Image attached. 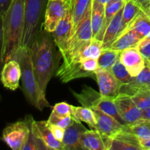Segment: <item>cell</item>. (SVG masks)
Segmentation results:
<instances>
[{
    "mask_svg": "<svg viewBox=\"0 0 150 150\" xmlns=\"http://www.w3.org/2000/svg\"><path fill=\"white\" fill-rule=\"evenodd\" d=\"M55 47L51 34L44 29H40L29 47L34 73L38 86L44 95L49 82L56 70Z\"/></svg>",
    "mask_w": 150,
    "mask_h": 150,
    "instance_id": "6da1fadb",
    "label": "cell"
},
{
    "mask_svg": "<svg viewBox=\"0 0 150 150\" xmlns=\"http://www.w3.org/2000/svg\"><path fill=\"white\" fill-rule=\"evenodd\" d=\"M24 29V0H13L2 20L3 60L13 59L22 46Z\"/></svg>",
    "mask_w": 150,
    "mask_h": 150,
    "instance_id": "7a4b0ae2",
    "label": "cell"
},
{
    "mask_svg": "<svg viewBox=\"0 0 150 150\" xmlns=\"http://www.w3.org/2000/svg\"><path fill=\"white\" fill-rule=\"evenodd\" d=\"M19 63L21 70V89L26 100L39 111L50 107L36 81L29 47L21 46L13 58Z\"/></svg>",
    "mask_w": 150,
    "mask_h": 150,
    "instance_id": "3957f363",
    "label": "cell"
},
{
    "mask_svg": "<svg viewBox=\"0 0 150 150\" xmlns=\"http://www.w3.org/2000/svg\"><path fill=\"white\" fill-rule=\"evenodd\" d=\"M72 93L82 106L101 110L121 124L126 125L119 115L115 104V98L101 95L99 92L88 86H84L80 92H72Z\"/></svg>",
    "mask_w": 150,
    "mask_h": 150,
    "instance_id": "277c9868",
    "label": "cell"
},
{
    "mask_svg": "<svg viewBox=\"0 0 150 150\" xmlns=\"http://www.w3.org/2000/svg\"><path fill=\"white\" fill-rule=\"evenodd\" d=\"M91 17V9L89 10L84 18L74 29L66 51L60 54L63 62L70 61L77 57L92 40L93 34Z\"/></svg>",
    "mask_w": 150,
    "mask_h": 150,
    "instance_id": "5b68a950",
    "label": "cell"
},
{
    "mask_svg": "<svg viewBox=\"0 0 150 150\" xmlns=\"http://www.w3.org/2000/svg\"><path fill=\"white\" fill-rule=\"evenodd\" d=\"M99 69L97 59H72L63 62L56 72V76L63 83H67L80 78H94L95 72Z\"/></svg>",
    "mask_w": 150,
    "mask_h": 150,
    "instance_id": "8992f818",
    "label": "cell"
},
{
    "mask_svg": "<svg viewBox=\"0 0 150 150\" xmlns=\"http://www.w3.org/2000/svg\"><path fill=\"white\" fill-rule=\"evenodd\" d=\"M24 29L22 46L29 47L34 37L41 29L46 0H24Z\"/></svg>",
    "mask_w": 150,
    "mask_h": 150,
    "instance_id": "52a82bcc",
    "label": "cell"
},
{
    "mask_svg": "<svg viewBox=\"0 0 150 150\" xmlns=\"http://www.w3.org/2000/svg\"><path fill=\"white\" fill-rule=\"evenodd\" d=\"M32 117L28 115L24 121H18L7 125L2 133V139L13 150H22L29 138Z\"/></svg>",
    "mask_w": 150,
    "mask_h": 150,
    "instance_id": "ba28073f",
    "label": "cell"
},
{
    "mask_svg": "<svg viewBox=\"0 0 150 150\" xmlns=\"http://www.w3.org/2000/svg\"><path fill=\"white\" fill-rule=\"evenodd\" d=\"M69 9L70 4L65 0H47L43 23L44 29L51 33Z\"/></svg>",
    "mask_w": 150,
    "mask_h": 150,
    "instance_id": "9c48e42d",
    "label": "cell"
},
{
    "mask_svg": "<svg viewBox=\"0 0 150 150\" xmlns=\"http://www.w3.org/2000/svg\"><path fill=\"white\" fill-rule=\"evenodd\" d=\"M114 101L119 115L126 125H131L142 118V110L137 107L131 96L120 93Z\"/></svg>",
    "mask_w": 150,
    "mask_h": 150,
    "instance_id": "30bf717a",
    "label": "cell"
},
{
    "mask_svg": "<svg viewBox=\"0 0 150 150\" xmlns=\"http://www.w3.org/2000/svg\"><path fill=\"white\" fill-rule=\"evenodd\" d=\"M74 33L73 18L71 9H69L65 17L60 21L56 29L51 32L56 47L60 53H63L67 48L70 39Z\"/></svg>",
    "mask_w": 150,
    "mask_h": 150,
    "instance_id": "8fae6325",
    "label": "cell"
},
{
    "mask_svg": "<svg viewBox=\"0 0 150 150\" xmlns=\"http://www.w3.org/2000/svg\"><path fill=\"white\" fill-rule=\"evenodd\" d=\"M96 121V130L104 137L112 138L123 130L127 125H123L119 121L97 108H91Z\"/></svg>",
    "mask_w": 150,
    "mask_h": 150,
    "instance_id": "7c38bea8",
    "label": "cell"
},
{
    "mask_svg": "<svg viewBox=\"0 0 150 150\" xmlns=\"http://www.w3.org/2000/svg\"><path fill=\"white\" fill-rule=\"evenodd\" d=\"M95 77L101 95L116 98L120 94L123 83L113 76L110 70L99 68L95 72Z\"/></svg>",
    "mask_w": 150,
    "mask_h": 150,
    "instance_id": "4fadbf2b",
    "label": "cell"
},
{
    "mask_svg": "<svg viewBox=\"0 0 150 150\" xmlns=\"http://www.w3.org/2000/svg\"><path fill=\"white\" fill-rule=\"evenodd\" d=\"M107 150H143L139 139L128 130V125L109 139Z\"/></svg>",
    "mask_w": 150,
    "mask_h": 150,
    "instance_id": "5bb4252c",
    "label": "cell"
},
{
    "mask_svg": "<svg viewBox=\"0 0 150 150\" xmlns=\"http://www.w3.org/2000/svg\"><path fill=\"white\" fill-rule=\"evenodd\" d=\"M119 60L132 77L138 76L145 66V60L136 47L120 52Z\"/></svg>",
    "mask_w": 150,
    "mask_h": 150,
    "instance_id": "9a60e30c",
    "label": "cell"
},
{
    "mask_svg": "<svg viewBox=\"0 0 150 150\" xmlns=\"http://www.w3.org/2000/svg\"><path fill=\"white\" fill-rule=\"evenodd\" d=\"M21 76V70L20 64L16 60L11 59L4 64L0 76V81L4 87L14 91L19 87Z\"/></svg>",
    "mask_w": 150,
    "mask_h": 150,
    "instance_id": "2e32d148",
    "label": "cell"
},
{
    "mask_svg": "<svg viewBox=\"0 0 150 150\" xmlns=\"http://www.w3.org/2000/svg\"><path fill=\"white\" fill-rule=\"evenodd\" d=\"M150 90V65L145 62L142 71L129 83L122 85L120 93L132 96L140 91Z\"/></svg>",
    "mask_w": 150,
    "mask_h": 150,
    "instance_id": "e0dca14e",
    "label": "cell"
},
{
    "mask_svg": "<svg viewBox=\"0 0 150 150\" xmlns=\"http://www.w3.org/2000/svg\"><path fill=\"white\" fill-rule=\"evenodd\" d=\"M87 129L82 125L81 122L76 119L69 127L65 130L63 142V149L78 150L80 149L79 139L80 136Z\"/></svg>",
    "mask_w": 150,
    "mask_h": 150,
    "instance_id": "ac0fdd59",
    "label": "cell"
},
{
    "mask_svg": "<svg viewBox=\"0 0 150 150\" xmlns=\"http://www.w3.org/2000/svg\"><path fill=\"white\" fill-rule=\"evenodd\" d=\"M104 7L105 5L99 2L97 0H93L91 17L93 38L101 42L104 34Z\"/></svg>",
    "mask_w": 150,
    "mask_h": 150,
    "instance_id": "d6986e66",
    "label": "cell"
},
{
    "mask_svg": "<svg viewBox=\"0 0 150 150\" xmlns=\"http://www.w3.org/2000/svg\"><path fill=\"white\" fill-rule=\"evenodd\" d=\"M122 7L113 17L107 26L102 39L103 49L108 48L110 44L126 29L122 21Z\"/></svg>",
    "mask_w": 150,
    "mask_h": 150,
    "instance_id": "ffe728a7",
    "label": "cell"
},
{
    "mask_svg": "<svg viewBox=\"0 0 150 150\" xmlns=\"http://www.w3.org/2000/svg\"><path fill=\"white\" fill-rule=\"evenodd\" d=\"M80 149L107 150L102 136L96 130H86L79 139Z\"/></svg>",
    "mask_w": 150,
    "mask_h": 150,
    "instance_id": "44dd1931",
    "label": "cell"
},
{
    "mask_svg": "<svg viewBox=\"0 0 150 150\" xmlns=\"http://www.w3.org/2000/svg\"><path fill=\"white\" fill-rule=\"evenodd\" d=\"M141 38L136 32L131 29H125L111 44L108 48L120 51L136 47Z\"/></svg>",
    "mask_w": 150,
    "mask_h": 150,
    "instance_id": "7402d4cb",
    "label": "cell"
},
{
    "mask_svg": "<svg viewBox=\"0 0 150 150\" xmlns=\"http://www.w3.org/2000/svg\"><path fill=\"white\" fill-rule=\"evenodd\" d=\"M35 125L40 138L48 150L63 149V144L54 137L46 121H35Z\"/></svg>",
    "mask_w": 150,
    "mask_h": 150,
    "instance_id": "603a6c76",
    "label": "cell"
},
{
    "mask_svg": "<svg viewBox=\"0 0 150 150\" xmlns=\"http://www.w3.org/2000/svg\"><path fill=\"white\" fill-rule=\"evenodd\" d=\"M126 29H131L136 32L141 39L150 35V16L141 11L129 23Z\"/></svg>",
    "mask_w": 150,
    "mask_h": 150,
    "instance_id": "cb8c5ba5",
    "label": "cell"
},
{
    "mask_svg": "<svg viewBox=\"0 0 150 150\" xmlns=\"http://www.w3.org/2000/svg\"><path fill=\"white\" fill-rule=\"evenodd\" d=\"M93 0H74L71 7L74 30L92 7Z\"/></svg>",
    "mask_w": 150,
    "mask_h": 150,
    "instance_id": "d4e9b609",
    "label": "cell"
},
{
    "mask_svg": "<svg viewBox=\"0 0 150 150\" xmlns=\"http://www.w3.org/2000/svg\"><path fill=\"white\" fill-rule=\"evenodd\" d=\"M72 116L78 121L86 123L92 130H96L95 115L90 108L72 106Z\"/></svg>",
    "mask_w": 150,
    "mask_h": 150,
    "instance_id": "484cf974",
    "label": "cell"
},
{
    "mask_svg": "<svg viewBox=\"0 0 150 150\" xmlns=\"http://www.w3.org/2000/svg\"><path fill=\"white\" fill-rule=\"evenodd\" d=\"M120 51L110 48H104L97 59L99 68L103 70H110L113 64L119 59Z\"/></svg>",
    "mask_w": 150,
    "mask_h": 150,
    "instance_id": "4316f807",
    "label": "cell"
},
{
    "mask_svg": "<svg viewBox=\"0 0 150 150\" xmlns=\"http://www.w3.org/2000/svg\"><path fill=\"white\" fill-rule=\"evenodd\" d=\"M22 150H48L37 132L35 120H33V118L32 119L30 123L29 138L22 148Z\"/></svg>",
    "mask_w": 150,
    "mask_h": 150,
    "instance_id": "83f0119b",
    "label": "cell"
},
{
    "mask_svg": "<svg viewBox=\"0 0 150 150\" xmlns=\"http://www.w3.org/2000/svg\"><path fill=\"white\" fill-rule=\"evenodd\" d=\"M102 50V42L93 38L92 40L82 50V52L73 59H98Z\"/></svg>",
    "mask_w": 150,
    "mask_h": 150,
    "instance_id": "f1b7e54d",
    "label": "cell"
},
{
    "mask_svg": "<svg viewBox=\"0 0 150 150\" xmlns=\"http://www.w3.org/2000/svg\"><path fill=\"white\" fill-rule=\"evenodd\" d=\"M128 130L139 140L150 138V120L141 119L134 124L128 125Z\"/></svg>",
    "mask_w": 150,
    "mask_h": 150,
    "instance_id": "f546056e",
    "label": "cell"
},
{
    "mask_svg": "<svg viewBox=\"0 0 150 150\" xmlns=\"http://www.w3.org/2000/svg\"><path fill=\"white\" fill-rule=\"evenodd\" d=\"M142 10L131 0H126L122 9V21L125 27L134 20Z\"/></svg>",
    "mask_w": 150,
    "mask_h": 150,
    "instance_id": "4dcf8cb0",
    "label": "cell"
},
{
    "mask_svg": "<svg viewBox=\"0 0 150 150\" xmlns=\"http://www.w3.org/2000/svg\"><path fill=\"white\" fill-rule=\"evenodd\" d=\"M124 1H118L113 0H108L104 7V32L115 15L124 7Z\"/></svg>",
    "mask_w": 150,
    "mask_h": 150,
    "instance_id": "1f68e13d",
    "label": "cell"
},
{
    "mask_svg": "<svg viewBox=\"0 0 150 150\" xmlns=\"http://www.w3.org/2000/svg\"><path fill=\"white\" fill-rule=\"evenodd\" d=\"M110 72L113 74V76L119 81H120L123 84L129 83L133 80L134 77H132L129 72L127 71L126 67L119 59L116 62L113 67L110 69Z\"/></svg>",
    "mask_w": 150,
    "mask_h": 150,
    "instance_id": "d6a6232c",
    "label": "cell"
},
{
    "mask_svg": "<svg viewBox=\"0 0 150 150\" xmlns=\"http://www.w3.org/2000/svg\"><path fill=\"white\" fill-rule=\"evenodd\" d=\"M131 98L137 107L142 111L150 108V90L140 91Z\"/></svg>",
    "mask_w": 150,
    "mask_h": 150,
    "instance_id": "836d02e7",
    "label": "cell"
},
{
    "mask_svg": "<svg viewBox=\"0 0 150 150\" xmlns=\"http://www.w3.org/2000/svg\"><path fill=\"white\" fill-rule=\"evenodd\" d=\"M74 120L75 118L72 115L68 116L66 117H59L51 113L48 120H47V122L49 124L54 125L57 127H60L66 130L68 127H69L74 122Z\"/></svg>",
    "mask_w": 150,
    "mask_h": 150,
    "instance_id": "e575fe53",
    "label": "cell"
},
{
    "mask_svg": "<svg viewBox=\"0 0 150 150\" xmlns=\"http://www.w3.org/2000/svg\"><path fill=\"white\" fill-rule=\"evenodd\" d=\"M136 48L144 57L145 62L148 63L150 65V35L141 39Z\"/></svg>",
    "mask_w": 150,
    "mask_h": 150,
    "instance_id": "d590c367",
    "label": "cell"
},
{
    "mask_svg": "<svg viewBox=\"0 0 150 150\" xmlns=\"http://www.w3.org/2000/svg\"><path fill=\"white\" fill-rule=\"evenodd\" d=\"M72 106L66 102L56 103L52 108L51 113L59 117H66L72 115Z\"/></svg>",
    "mask_w": 150,
    "mask_h": 150,
    "instance_id": "8d00e7d4",
    "label": "cell"
},
{
    "mask_svg": "<svg viewBox=\"0 0 150 150\" xmlns=\"http://www.w3.org/2000/svg\"><path fill=\"white\" fill-rule=\"evenodd\" d=\"M47 124H48L49 128L50 129V130H51V133L53 134L54 137L57 140H58L59 142H63V137H64L65 129L61 128V127H57V126L54 125L49 124L48 122H47Z\"/></svg>",
    "mask_w": 150,
    "mask_h": 150,
    "instance_id": "74e56055",
    "label": "cell"
},
{
    "mask_svg": "<svg viewBox=\"0 0 150 150\" xmlns=\"http://www.w3.org/2000/svg\"><path fill=\"white\" fill-rule=\"evenodd\" d=\"M141 8L143 12L150 16V0H131Z\"/></svg>",
    "mask_w": 150,
    "mask_h": 150,
    "instance_id": "f35d334b",
    "label": "cell"
},
{
    "mask_svg": "<svg viewBox=\"0 0 150 150\" xmlns=\"http://www.w3.org/2000/svg\"><path fill=\"white\" fill-rule=\"evenodd\" d=\"M4 66V60H3V36H2V21L0 16V76H1V70ZM1 100V96L0 95V101Z\"/></svg>",
    "mask_w": 150,
    "mask_h": 150,
    "instance_id": "ab89813d",
    "label": "cell"
},
{
    "mask_svg": "<svg viewBox=\"0 0 150 150\" xmlns=\"http://www.w3.org/2000/svg\"><path fill=\"white\" fill-rule=\"evenodd\" d=\"M13 0H0V16L1 21L5 17V15L11 4Z\"/></svg>",
    "mask_w": 150,
    "mask_h": 150,
    "instance_id": "60d3db41",
    "label": "cell"
},
{
    "mask_svg": "<svg viewBox=\"0 0 150 150\" xmlns=\"http://www.w3.org/2000/svg\"><path fill=\"white\" fill-rule=\"evenodd\" d=\"M139 142L143 150H150V138L146 139H140Z\"/></svg>",
    "mask_w": 150,
    "mask_h": 150,
    "instance_id": "b9f144b4",
    "label": "cell"
},
{
    "mask_svg": "<svg viewBox=\"0 0 150 150\" xmlns=\"http://www.w3.org/2000/svg\"><path fill=\"white\" fill-rule=\"evenodd\" d=\"M141 119L150 120V108L142 111V118Z\"/></svg>",
    "mask_w": 150,
    "mask_h": 150,
    "instance_id": "7bdbcfd3",
    "label": "cell"
},
{
    "mask_svg": "<svg viewBox=\"0 0 150 150\" xmlns=\"http://www.w3.org/2000/svg\"><path fill=\"white\" fill-rule=\"evenodd\" d=\"M66 1H67L68 3H69V4H70V7H71V9L72 6H73V4H74V0H65Z\"/></svg>",
    "mask_w": 150,
    "mask_h": 150,
    "instance_id": "ee69618b",
    "label": "cell"
},
{
    "mask_svg": "<svg viewBox=\"0 0 150 150\" xmlns=\"http://www.w3.org/2000/svg\"><path fill=\"white\" fill-rule=\"evenodd\" d=\"M97 1H99V2H100L101 4H104V5H105L106 3H107V1H108V0H97Z\"/></svg>",
    "mask_w": 150,
    "mask_h": 150,
    "instance_id": "f6af8a7d",
    "label": "cell"
},
{
    "mask_svg": "<svg viewBox=\"0 0 150 150\" xmlns=\"http://www.w3.org/2000/svg\"><path fill=\"white\" fill-rule=\"evenodd\" d=\"M113 1H126V0H113Z\"/></svg>",
    "mask_w": 150,
    "mask_h": 150,
    "instance_id": "bcb514c9",
    "label": "cell"
}]
</instances>
